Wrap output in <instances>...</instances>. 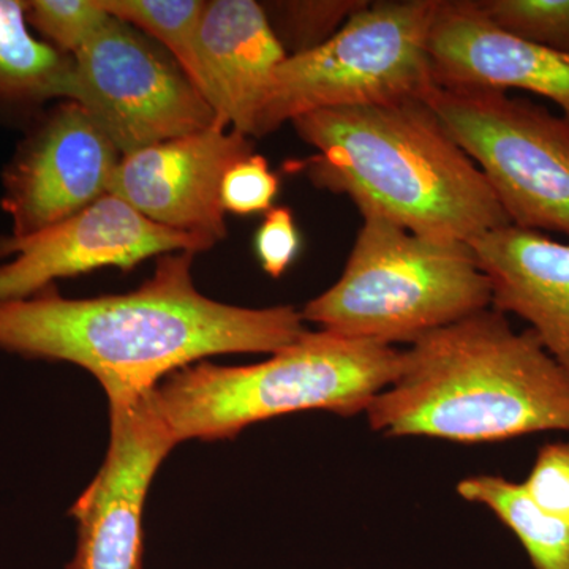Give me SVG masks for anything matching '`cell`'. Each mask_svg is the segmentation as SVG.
I'll return each mask as SVG.
<instances>
[{"mask_svg": "<svg viewBox=\"0 0 569 569\" xmlns=\"http://www.w3.org/2000/svg\"><path fill=\"white\" fill-rule=\"evenodd\" d=\"M193 258H157L151 279L130 293L70 299L50 287L0 302V350L80 366L110 402L151 395L164 378L212 356L276 353L309 331L295 307L249 309L201 295Z\"/></svg>", "mask_w": 569, "mask_h": 569, "instance_id": "cell-1", "label": "cell"}, {"mask_svg": "<svg viewBox=\"0 0 569 569\" xmlns=\"http://www.w3.org/2000/svg\"><path fill=\"white\" fill-rule=\"evenodd\" d=\"M291 126L317 153L288 170L347 197L362 217L463 242L511 224L486 176L426 100L309 112Z\"/></svg>", "mask_w": 569, "mask_h": 569, "instance_id": "cell-2", "label": "cell"}, {"mask_svg": "<svg viewBox=\"0 0 569 569\" xmlns=\"http://www.w3.org/2000/svg\"><path fill=\"white\" fill-rule=\"evenodd\" d=\"M366 417L385 437L466 445L569 433V376L530 329L489 307L410 343Z\"/></svg>", "mask_w": 569, "mask_h": 569, "instance_id": "cell-3", "label": "cell"}, {"mask_svg": "<svg viewBox=\"0 0 569 569\" xmlns=\"http://www.w3.org/2000/svg\"><path fill=\"white\" fill-rule=\"evenodd\" d=\"M403 351L383 343L307 331L291 346L250 366L201 361L164 378L152 392L178 443L234 438L257 422L323 410L366 413L395 383Z\"/></svg>", "mask_w": 569, "mask_h": 569, "instance_id": "cell-4", "label": "cell"}, {"mask_svg": "<svg viewBox=\"0 0 569 569\" xmlns=\"http://www.w3.org/2000/svg\"><path fill=\"white\" fill-rule=\"evenodd\" d=\"M342 276L301 316L321 331L408 346L492 306V288L468 242L411 233L362 217Z\"/></svg>", "mask_w": 569, "mask_h": 569, "instance_id": "cell-5", "label": "cell"}, {"mask_svg": "<svg viewBox=\"0 0 569 569\" xmlns=\"http://www.w3.org/2000/svg\"><path fill=\"white\" fill-rule=\"evenodd\" d=\"M440 0L367 2L328 41L277 67L252 137L336 108L422 99L436 88L429 40Z\"/></svg>", "mask_w": 569, "mask_h": 569, "instance_id": "cell-6", "label": "cell"}, {"mask_svg": "<svg viewBox=\"0 0 569 569\" xmlns=\"http://www.w3.org/2000/svg\"><path fill=\"white\" fill-rule=\"evenodd\" d=\"M426 102L478 164L509 222L569 242V122L526 97L436 86Z\"/></svg>", "mask_w": 569, "mask_h": 569, "instance_id": "cell-7", "label": "cell"}, {"mask_svg": "<svg viewBox=\"0 0 569 569\" xmlns=\"http://www.w3.org/2000/svg\"><path fill=\"white\" fill-rule=\"evenodd\" d=\"M74 93L121 156L208 129L217 116L178 62L111 17L77 56Z\"/></svg>", "mask_w": 569, "mask_h": 569, "instance_id": "cell-8", "label": "cell"}, {"mask_svg": "<svg viewBox=\"0 0 569 569\" xmlns=\"http://www.w3.org/2000/svg\"><path fill=\"white\" fill-rule=\"evenodd\" d=\"M213 246L209 239L152 222L110 192L39 233L0 236V260L11 258L0 264V302L31 298L59 279L102 268L130 271L149 258L197 254Z\"/></svg>", "mask_w": 569, "mask_h": 569, "instance_id": "cell-9", "label": "cell"}, {"mask_svg": "<svg viewBox=\"0 0 569 569\" xmlns=\"http://www.w3.org/2000/svg\"><path fill=\"white\" fill-rule=\"evenodd\" d=\"M121 159L80 103L51 104L22 132L0 174L10 236L39 233L110 193Z\"/></svg>", "mask_w": 569, "mask_h": 569, "instance_id": "cell-10", "label": "cell"}, {"mask_svg": "<svg viewBox=\"0 0 569 569\" xmlns=\"http://www.w3.org/2000/svg\"><path fill=\"white\" fill-rule=\"evenodd\" d=\"M152 392L110 400L103 466L70 509L78 542L67 569H144L146 497L157 470L179 445L157 411Z\"/></svg>", "mask_w": 569, "mask_h": 569, "instance_id": "cell-11", "label": "cell"}, {"mask_svg": "<svg viewBox=\"0 0 569 569\" xmlns=\"http://www.w3.org/2000/svg\"><path fill=\"white\" fill-rule=\"evenodd\" d=\"M252 153L249 137L216 119L201 132L123 156L111 193L152 222L217 244L228 236L220 200L224 174Z\"/></svg>", "mask_w": 569, "mask_h": 569, "instance_id": "cell-12", "label": "cell"}, {"mask_svg": "<svg viewBox=\"0 0 569 569\" xmlns=\"http://www.w3.org/2000/svg\"><path fill=\"white\" fill-rule=\"evenodd\" d=\"M429 54L441 88L533 93L556 104L569 122V52L501 31L477 0H440Z\"/></svg>", "mask_w": 569, "mask_h": 569, "instance_id": "cell-13", "label": "cell"}, {"mask_svg": "<svg viewBox=\"0 0 569 569\" xmlns=\"http://www.w3.org/2000/svg\"><path fill=\"white\" fill-rule=\"evenodd\" d=\"M468 244L492 288L490 307L529 323L569 376V242L507 224Z\"/></svg>", "mask_w": 569, "mask_h": 569, "instance_id": "cell-14", "label": "cell"}, {"mask_svg": "<svg viewBox=\"0 0 569 569\" xmlns=\"http://www.w3.org/2000/svg\"><path fill=\"white\" fill-rule=\"evenodd\" d=\"M287 56L266 17L263 3L206 2L198 32L201 93L217 119L230 129L252 138L266 92Z\"/></svg>", "mask_w": 569, "mask_h": 569, "instance_id": "cell-15", "label": "cell"}, {"mask_svg": "<svg viewBox=\"0 0 569 569\" xmlns=\"http://www.w3.org/2000/svg\"><path fill=\"white\" fill-rule=\"evenodd\" d=\"M73 93V58L33 33L26 0H0V126L26 132Z\"/></svg>", "mask_w": 569, "mask_h": 569, "instance_id": "cell-16", "label": "cell"}, {"mask_svg": "<svg viewBox=\"0 0 569 569\" xmlns=\"http://www.w3.org/2000/svg\"><path fill=\"white\" fill-rule=\"evenodd\" d=\"M459 497L492 511L519 539L535 569H569V526L531 498L522 482L475 475L458 482Z\"/></svg>", "mask_w": 569, "mask_h": 569, "instance_id": "cell-17", "label": "cell"}, {"mask_svg": "<svg viewBox=\"0 0 569 569\" xmlns=\"http://www.w3.org/2000/svg\"><path fill=\"white\" fill-rule=\"evenodd\" d=\"M111 17L144 33L178 62L201 92L203 74L198 59V32L204 0H97Z\"/></svg>", "mask_w": 569, "mask_h": 569, "instance_id": "cell-18", "label": "cell"}, {"mask_svg": "<svg viewBox=\"0 0 569 569\" xmlns=\"http://www.w3.org/2000/svg\"><path fill=\"white\" fill-rule=\"evenodd\" d=\"M369 0H291L263 9L288 56L320 47L342 29Z\"/></svg>", "mask_w": 569, "mask_h": 569, "instance_id": "cell-19", "label": "cell"}, {"mask_svg": "<svg viewBox=\"0 0 569 569\" xmlns=\"http://www.w3.org/2000/svg\"><path fill=\"white\" fill-rule=\"evenodd\" d=\"M26 17L36 36L74 58L111 14L97 0H26Z\"/></svg>", "mask_w": 569, "mask_h": 569, "instance_id": "cell-20", "label": "cell"}, {"mask_svg": "<svg viewBox=\"0 0 569 569\" xmlns=\"http://www.w3.org/2000/svg\"><path fill=\"white\" fill-rule=\"evenodd\" d=\"M501 31L550 50L569 52V0H477Z\"/></svg>", "mask_w": 569, "mask_h": 569, "instance_id": "cell-21", "label": "cell"}, {"mask_svg": "<svg viewBox=\"0 0 569 569\" xmlns=\"http://www.w3.org/2000/svg\"><path fill=\"white\" fill-rule=\"evenodd\" d=\"M279 189V176L271 170L263 156L253 152L224 174L220 200L224 212L236 216L266 213L274 208L272 204Z\"/></svg>", "mask_w": 569, "mask_h": 569, "instance_id": "cell-22", "label": "cell"}, {"mask_svg": "<svg viewBox=\"0 0 569 569\" xmlns=\"http://www.w3.org/2000/svg\"><path fill=\"white\" fill-rule=\"evenodd\" d=\"M522 485L539 507L569 526V440L542 445Z\"/></svg>", "mask_w": 569, "mask_h": 569, "instance_id": "cell-23", "label": "cell"}, {"mask_svg": "<svg viewBox=\"0 0 569 569\" xmlns=\"http://www.w3.org/2000/svg\"><path fill=\"white\" fill-rule=\"evenodd\" d=\"M253 242L254 253L266 274L272 279L282 277L301 250V234L291 209L284 206L269 209Z\"/></svg>", "mask_w": 569, "mask_h": 569, "instance_id": "cell-24", "label": "cell"}]
</instances>
